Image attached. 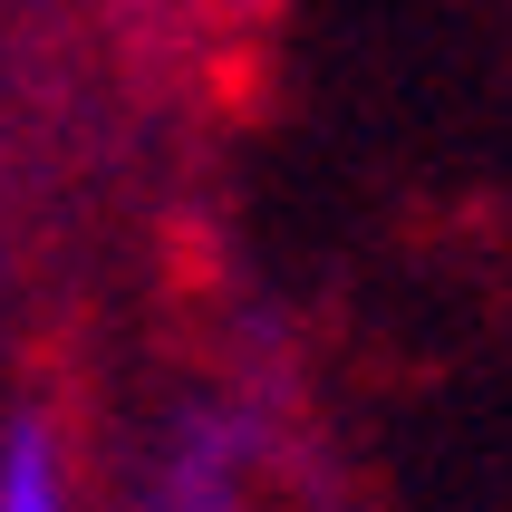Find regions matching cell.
<instances>
[{
  "instance_id": "6da1fadb",
  "label": "cell",
  "mask_w": 512,
  "mask_h": 512,
  "mask_svg": "<svg viewBox=\"0 0 512 512\" xmlns=\"http://www.w3.org/2000/svg\"><path fill=\"white\" fill-rule=\"evenodd\" d=\"M252 455H261V426L242 406H184L165 426V445H155L145 512H242Z\"/></svg>"
},
{
  "instance_id": "7a4b0ae2",
  "label": "cell",
  "mask_w": 512,
  "mask_h": 512,
  "mask_svg": "<svg viewBox=\"0 0 512 512\" xmlns=\"http://www.w3.org/2000/svg\"><path fill=\"white\" fill-rule=\"evenodd\" d=\"M0 512H78V474L49 416H10L0 426Z\"/></svg>"
}]
</instances>
